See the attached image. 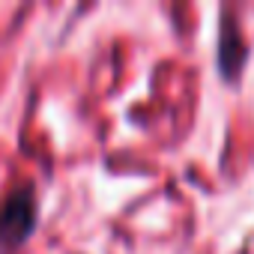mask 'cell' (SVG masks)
I'll return each instance as SVG.
<instances>
[{
    "mask_svg": "<svg viewBox=\"0 0 254 254\" xmlns=\"http://www.w3.org/2000/svg\"><path fill=\"white\" fill-rule=\"evenodd\" d=\"M39 227V197L33 183H18L0 197V254L21 248Z\"/></svg>",
    "mask_w": 254,
    "mask_h": 254,
    "instance_id": "6da1fadb",
    "label": "cell"
},
{
    "mask_svg": "<svg viewBox=\"0 0 254 254\" xmlns=\"http://www.w3.org/2000/svg\"><path fill=\"white\" fill-rule=\"evenodd\" d=\"M215 57H218V72H221V78H227V81H233V78L239 75V69L245 66V57H248V48H245V42H242V33H239L236 21H233L227 12L221 15Z\"/></svg>",
    "mask_w": 254,
    "mask_h": 254,
    "instance_id": "7a4b0ae2",
    "label": "cell"
}]
</instances>
